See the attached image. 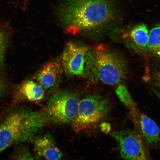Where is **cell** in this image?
<instances>
[{"mask_svg": "<svg viewBox=\"0 0 160 160\" xmlns=\"http://www.w3.org/2000/svg\"><path fill=\"white\" fill-rule=\"evenodd\" d=\"M149 32L148 28L144 24H140L134 27L131 30L130 36L133 42L142 49L148 48Z\"/></svg>", "mask_w": 160, "mask_h": 160, "instance_id": "7c38bea8", "label": "cell"}, {"mask_svg": "<svg viewBox=\"0 0 160 160\" xmlns=\"http://www.w3.org/2000/svg\"><path fill=\"white\" fill-rule=\"evenodd\" d=\"M99 127L101 128V131L106 133H109L111 129V125L110 124L104 122H102L100 125Z\"/></svg>", "mask_w": 160, "mask_h": 160, "instance_id": "ac0fdd59", "label": "cell"}, {"mask_svg": "<svg viewBox=\"0 0 160 160\" xmlns=\"http://www.w3.org/2000/svg\"><path fill=\"white\" fill-rule=\"evenodd\" d=\"M45 90L39 83L28 80L15 88L12 96V105L22 102L37 103L44 99Z\"/></svg>", "mask_w": 160, "mask_h": 160, "instance_id": "9c48e42d", "label": "cell"}, {"mask_svg": "<svg viewBox=\"0 0 160 160\" xmlns=\"http://www.w3.org/2000/svg\"><path fill=\"white\" fill-rule=\"evenodd\" d=\"M129 117L135 131L148 148L158 149L160 145L159 129L155 121L138 109L131 110Z\"/></svg>", "mask_w": 160, "mask_h": 160, "instance_id": "ba28073f", "label": "cell"}, {"mask_svg": "<svg viewBox=\"0 0 160 160\" xmlns=\"http://www.w3.org/2000/svg\"><path fill=\"white\" fill-rule=\"evenodd\" d=\"M8 42V36L7 32L0 27V72L4 68L5 55Z\"/></svg>", "mask_w": 160, "mask_h": 160, "instance_id": "9a60e30c", "label": "cell"}, {"mask_svg": "<svg viewBox=\"0 0 160 160\" xmlns=\"http://www.w3.org/2000/svg\"><path fill=\"white\" fill-rule=\"evenodd\" d=\"M80 101L75 93L65 90L57 91L50 97L46 113L56 122L71 124L77 115Z\"/></svg>", "mask_w": 160, "mask_h": 160, "instance_id": "5b68a950", "label": "cell"}, {"mask_svg": "<svg viewBox=\"0 0 160 160\" xmlns=\"http://www.w3.org/2000/svg\"><path fill=\"white\" fill-rule=\"evenodd\" d=\"M88 48L85 46L69 42L65 46L62 56V63L67 74L87 77L85 66Z\"/></svg>", "mask_w": 160, "mask_h": 160, "instance_id": "52a82bcc", "label": "cell"}, {"mask_svg": "<svg viewBox=\"0 0 160 160\" xmlns=\"http://www.w3.org/2000/svg\"><path fill=\"white\" fill-rule=\"evenodd\" d=\"M62 70L59 64L51 62L44 66L37 76L38 83L45 91L52 89L58 83Z\"/></svg>", "mask_w": 160, "mask_h": 160, "instance_id": "8fae6325", "label": "cell"}, {"mask_svg": "<svg viewBox=\"0 0 160 160\" xmlns=\"http://www.w3.org/2000/svg\"><path fill=\"white\" fill-rule=\"evenodd\" d=\"M25 1H26V0H25Z\"/></svg>", "mask_w": 160, "mask_h": 160, "instance_id": "d6986e66", "label": "cell"}, {"mask_svg": "<svg viewBox=\"0 0 160 160\" xmlns=\"http://www.w3.org/2000/svg\"><path fill=\"white\" fill-rule=\"evenodd\" d=\"M11 159L15 160L33 159V158L29 150L25 147H18L12 155Z\"/></svg>", "mask_w": 160, "mask_h": 160, "instance_id": "2e32d148", "label": "cell"}, {"mask_svg": "<svg viewBox=\"0 0 160 160\" xmlns=\"http://www.w3.org/2000/svg\"><path fill=\"white\" fill-rule=\"evenodd\" d=\"M45 112L17 108L0 118V155L11 146L31 141L48 125Z\"/></svg>", "mask_w": 160, "mask_h": 160, "instance_id": "7a4b0ae2", "label": "cell"}, {"mask_svg": "<svg viewBox=\"0 0 160 160\" xmlns=\"http://www.w3.org/2000/svg\"><path fill=\"white\" fill-rule=\"evenodd\" d=\"M8 85L4 79L0 74V118L3 114L2 106L7 93Z\"/></svg>", "mask_w": 160, "mask_h": 160, "instance_id": "e0dca14e", "label": "cell"}, {"mask_svg": "<svg viewBox=\"0 0 160 160\" xmlns=\"http://www.w3.org/2000/svg\"><path fill=\"white\" fill-rule=\"evenodd\" d=\"M111 108L108 98L97 92L87 94L80 100L72 127L78 133L97 128L107 119Z\"/></svg>", "mask_w": 160, "mask_h": 160, "instance_id": "277c9868", "label": "cell"}, {"mask_svg": "<svg viewBox=\"0 0 160 160\" xmlns=\"http://www.w3.org/2000/svg\"><path fill=\"white\" fill-rule=\"evenodd\" d=\"M110 135L118 144L120 154L126 160H151L148 147L134 131H114Z\"/></svg>", "mask_w": 160, "mask_h": 160, "instance_id": "8992f818", "label": "cell"}, {"mask_svg": "<svg viewBox=\"0 0 160 160\" xmlns=\"http://www.w3.org/2000/svg\"><path fill=\"white\" fill-rule=\"evenodd\" d=\"M148 48L154 55L160 56V26L156 25L149 32Z\"/></svg>", "mask_w": 160, "mask_h": 160, "instance_id": "5bb4252c", "label": "cell"}, {"mask_svg": "<svg viewBox=\"0 0 160 160\" xmlns=\"http://www.w3.org/2000/svg\"><path fill=\"white\" fill-rule=\"evenodd\" d=\"M34 147L36 156L40 158L50 160H59L62 153L56 145L52 137L45 135L35 139Z\"/></svg>", "mask_w": 160, "mask_h": 160, "instance_id": "30bf717a", "label": "cell"}, {"mask_svg": "<svg viewBox=\"0 0 160 160\" xmlns=\"http://www.w3.org/2000/svg\"><path fill=\"white\" fill-rule=\"evenodd\" d=\"M86 73L94 82L117 86L127 78L128 68L125 60L118 53L103 45L88 51Z\"/></svg>", "mask_w": 160, "mask_h": 160, "instance_id": "3957f363", "label": "cell"}, {"mask_svg": "<svg viewBox=\"0 0 160 160\" xmlns=\"http://www.w3.org/2000/svg\"><path fill=\"white\" fill-rule=\"evenodd\" d=\"M58 13L73 33L104 30L117 17L112 0H65L60 5Z\"/></svg>", "mask_w": 160, "mask_h": 160, "instance_id": "6da1fadb", "label": "cell"}, {"mask_svg": "<svg viewBox=\"0 0 160 160\" xmlns=\"http://www.w3.org/2000/svg\"><path fill=\"white\" fill-rule=\"evenodd\" d=\"M115 92L120 101L131 110L137 109V103L134 101L127 87L123 84L118 85Z\"/></svg>", "mask_w": 160, "mask_h": 160, "instance_id": "4fadbf2b", "label": "cell"}]
</instances>
